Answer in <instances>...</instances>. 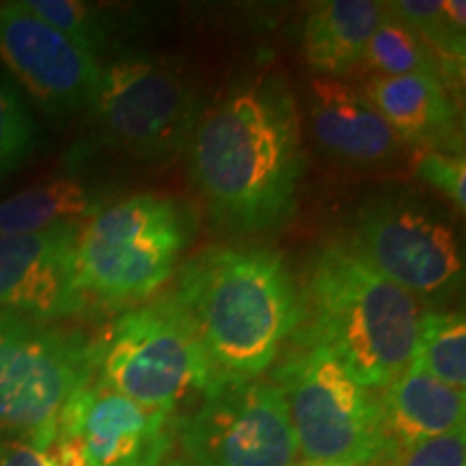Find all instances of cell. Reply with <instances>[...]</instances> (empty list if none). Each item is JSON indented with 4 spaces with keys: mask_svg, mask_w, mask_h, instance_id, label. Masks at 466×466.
Instances as JSON below:
<instances>
[{
    "mask_svg": "<svg viewBox=\"0 0 466 466\" xmlns=\"http://www.w3.org/2000/svg\"><path fill=\"white\" fill-rule=\"evenodd\" d=\"M80 225L0 236V313L55 322L83 311L86 305L74 272Z\"/></svg>",
    "mask_w": 466,
    "mask_h": 466,
    "instance_id": "13",
    "label": "cell"
},
{
    "mask_svg": "<svg viewBox=\"0 0 466 466\" xmlns=\"http://www.w3.org/2000/svg\"><path fill=\"white\" fill-rule=\"evenodd\" d=\"M218 371L209 363L171 294L115 319L96 380L147 408L173 412Z\"/></svg>",
    "mask_w": 466,
    "mask_h": 466,
    "instance_id": "8",
    "label": "cell"
},
{
    "mask_svg": "<svg viewBox=\"0 0 466 466\" xmlns=\"http://www.w3.org/2000/svg\"><path fill=\"white\" fill-rule=\"evenodd\" d=\"M309 116L319 147L348 165H387L404 151L389 121L346 80L316 76L309 86Z\"/></svg>",
    "mask_w": 466,
    "mask_h": 466,
    "instance_id": "14",
    "label": "cell"
},
{
    "mask_svg": "<svg viewBox=\"0 0 466 466\" xmlns=\"http://www.w3.org/2000/svg\"><path fill=\"white\" fill-rule=\"evenodd\" d=\"M22 3L91 56L97 58L100 52L106 50L110 26L104 11L96 5L78 3V0H22Z\"/></svg>",
    "mask_w": 466,
    "mask_h": 466,
    "instance_id": "22",
    "label": "cell"
},
{
    "mask_svg": "<svg viewBox=\"0 0 466 466\" xmlns=\"http://www.w3.org/2000/svg\"><path fill=\"white\" fill-rule=\"evenodd\" d=\"M363 93L404 145L462 156L456 102L441 80L423 74L367 78Z\"/></svg>",
    "mask_w": 466,
    "mask_h": 466,
    "instance_id": "15",
    "label": "cell"
},
{
    "mask_svg": "<svg viewBox=\"0 0 466 466\" xmlns=\"http://www.w3.org/2000/svg\"><path fill=\"white\" fill-rule=\"evenodd\" d=\"M91 108L106 141L143 162L177 156L201 119L195 78L156 52H126L102 66Z\"/></svg>",
    "mask_w": 466,
    "mask_h": 466,
    "instance_id": "7",
    "label": "cell"
},
{
    "mask_svg": "<svg viewBox=\"0 0 466 466\" xmlns=\"http://www.w3.org/2000/svg\"><path fill=\"white\" fill-rule=\"evenodd\" d=\"M296 450L307 462L370 466L389 450L380 395L322 348L299 346L275 371Z\"/></svg>",
    "mask_w": 466,
    "mask_h": 466,
    "instance_id": "6",
    "label": "cell"
},
{
    "mask_svg": "<svg viewBox=\"0 0 466 466\" xmlns=\"http://www.w3.org/2000/svg\"><path fill=\"white\" fill-rule=\"evenodd\" d=\"M300 288L299 346L330 352L367 389H384L412 363L421 309L346 242L313 250Z\"/></svg>",
    "mask_w": 466,
    "mask_h": 466,
    "instance_id": "3",
    "label": "cell"
},
{
    "mask_svg": "<svg viewBox=\"0 0 466 466\" xmlns=\"http://www.w3.org/2000/svg\"><path fill=\"white\" fill-rule=\"evenodd\" d=\"M425 374L464 391L466 387V324L458 311L430 309L419 319L412 363Z\"/></svg>",
    "mask_w": 466,
    "mask_h": 466,
    "instance_id": "20",
    "label": "cell"
},
{
    "mask_svg": "<svg viewBox=\"0 0 466 466\" xmlns=\"http://www.w3.org/2000/svg\"><path fill=\"white\" fill-rule=\"evenodd\" d=\"M415 175L430 188L451 201L456 212L464 214L466 206V165L462 156L425 151L415 162Z\"/></svg>",
    "mask_w": 466,
    "mask_h": 466,
    "instance_id": "25",
    "label": "cell"
},
{
    "mask_svg": "<svg viewBox=\"0 0 466 466\" xmlns=\"http://www.w3.org/2000/svg\"><path fill=\"white\" fill-rule=\"evenodd\" d=\"M419 37L428 44L441 63V83L445 89H458L464 76V31L450 22L442 11V0H398L387 3Z\"/></svg>",
    "mask_w": 466,
    "mask_h": 466,
    "instance_id": "21",
    "label": "cell"
},
{
    "mask_svg": "<svg viewBox=\"0 0 466 466\" xmlns=\"http://www.w3.org/2000/svg\"><path fill=\"white\" fill-rule=\"evenodd\" d=\"M0 466H66L50 447H37L33 442L0 436Z\"/></svg>",
    "mask_w": 466,
    "mask_h": 466,
    "instance_id": "26",
    "label": "cell"
},
{
    "mask_svg": "<svg viewBox=\"0 0 466 466\" xmlns=\"http://www.w3.org/2000/svg\"><path fill=\"white\" fill-rule=\"evenodd\" d=\"M0 58L52 115L91 106L102 66L25 3H0Z\"/></svg>",
    "mask_w": 466,
    "mask_h": 466,
    "instance_id": "11",
    "label": "cell"
},
{
    "mask_svg": "<svg viewBox=\"0 0 466 466\" xmlns=\"http://www.w3.org/2000/svg\"><path fill=\"white\" fill-rule=\"evenodd\" d=\"M35 124L20 96L0 80V177L22 167L35 149Z\"/></svg>",
    "mask_w": 466,
    "mask_h": 466,
    "instance_id": "23",
    "label": "cell"
},
{
    "mask_svg": "<svg viewBox=\"0 0 466 466\" xmlns=\"http://www.w3.org/2000/svg\"><path fill=\"white\" fill-rule=\"evenodd\" d=\"M299 466H352V464H337V462H305Z\"/></svg>",
    "mask_w": 466,
    "mask_h": 466,
    "instance_id": "28",
    "label": "cell"
},
{
    "mask_svg": "<svg viewBox=\"0 0 466 466\" xmlns=\"http://www.w3.org/2000/svg\"><path fill=\"white\" fill-rule=\"evenodd\" d=\"M162 466H197V464L190 462L188 458H179V460H168V462L162 464Z\"/></svg>",
    "mask_w": 466,
    "mask_h": 466,
    "instance_id": "27",
    "label": "cell"
},
{
    "mask_svg": "<svg viewBox=\"0 0 466 466\" xmlns=\"http://www.w3.org/2000/svg\"><path fill=\"white\" fill-rule=\"evenodd\" d=\"M380 404L389 450L464 428V391L447 387L415 365H408L404 374L384 387Z\"/></svg>",
    "mask_w": 466,
    "mask_h": 466,
    "instance_id": "16",
    "label": "cell"
},
{
    "mask_svg": "<svg viewBox=\"0 0 466 466\" xmlns=\"http://www.w3.org/2000/svg\"><path fill=\"white\" fill-rule=\"evenodd\" d=\"M102 343L78 330L0 313V432L50 447L63 408L97 374Z\"/></svg>",
    "mask_w": 466,
    "mask_h": 466,
    "instance_id": "5",
    "label": "cell"
},
{
    "mask_svg": "<svg viewBox=\"0 0 466 466\" xmlns=\"http://www.w3.org/2000/svg\"><path fill=\"white\" fill-rule=\"evenodd\" d=\"M106 203L80 179L61 177L0 203V236H28L56 225L85 223Z\"/></svg>",
    "mask_w": 466,
    "mask_h": 466,
    "instance_id": "18",
    "label": "cell"
},
{
    "mask_svg": "<svg viewBox=\"0 0 466 466\" xmlns=\"http://www.w3.org/2000/svg\"><path fill=\"white\" fill-rule=\"evenodd\" d=\"M346 244L415 299H447L464 283V253L451 220L406 192L371 197L357 209Z\"/></svg>",
    "mask_w": 466,
    "mask_h": 466,
    "instance_id": "9",
    "label": "cell"
},
{
    "mask_svg": "<svg viewBox=\"0 0 466 466\" xmlns=\"http://www.w3.org/2000/svg\"><path fill=\"white\" fill-rule=\"evenodd\" d=\"M192 412L175 421L197 466H294L299 456L277 384L217 374Z\"/></svg>",
    "mask_w": 466,
    "mask_h": 466,
    "instance_id": "10",
    "label": "cell"
},
{
    "mask_svg": "<svg viewBox=\"0 0 466 466\" xmlns=\"http://www.w3.org/2000/svg\"><path fill=\"white\" fill-rule=\"evenodd\" d=\"M186 244L182 208L167 197L143 192L110 203L80 225L76 288L85 305L145 300L173 277Z\"/></svg>",
    "mask_w": 466,
    "mask_h": 466,
    "instance_id": "4",
    "label": "cell"
},
{
    "mask_svg": "<svg viewBox=\"0 0 466 466\" xmlns=\"http://www.w3.org/2000/svg\"><path fill=\"white\" fill-rule=\"evenodd\" d=\"M378 462L382 466H466L464 428L415 445L393 447Z\"/></svg>",
    "mask_w": 466,
    "mask_h": 466,
    "instance_id": "24",
    "label": "cell"
},
{
    "mask_svg": "<svg viewBox=\"0 0 466 466\" xmlns=\"http://www.w3.org/2000/svg\"><path fill=\"white\" fill-rule=\"evenodd\" d=\"M188 151L192 182L217 223L253 236L294 218L305 154L299 104L281 76L227 93L201 115Z\"/></svg>",
    "mask_w": 466,
    "mask_h": 466,
    "instance_id": "1",
    "label": "cell"
},
{
    "mask_svg": "<svg viewBox=\"0 0 466 466\" xmlns=\"http://www.w3.org/2000/svg\"><path fill=\"white\" fill-rule=\"evenodd\" d=\"M384 14L376 0H326L309 11L302 26V55L319 78L354 74Z\"/></svg>",
    "mask_w": 466,
    "mask_h": 466,
    "instance_id": "17",
    "label": "cell"
},
{
    "mask_svg": "<svg viewBox=\"0 0 466 466\" xmlns=\"http://www.w3.org/2000/svg\"><path fill=\"white\" fill-rule=\"evenodd\" d=\"M367 78L423 74L441 80V63L419 35L384 3V14L367 44L360 66Z\"/></svg>",
    "mask_w": 466,
    "mask_h": 466,
    "instance_id": "19",
    "label": "cell"
},
{
    "mask_svg": "<svg viewBox=\"0 0 466 466\" xmlns=\"http://www.w3.org/2000/svg\"><path fill=\"white\" fill-rule=\"evenodd\" d=\"M173 300L218 374L258 378L300 322V288L266 247H212L186 261Z\"/></svg>",
    "mask_w": 466,
    "mask_h": 466,
    "instance_id": "2",
    "label": "cell"
},
{
    "mask_svg": "<svg viewBox=\"0 0 466 466\" xmlns=\"http://www.w3.org/2000/svg\"><path fill=\"white\" fill-rule=\"evenodd\" d=\"M175 421L173 412L137 404L93 378L63 408L58 434L78 441L89 466H162Z\"/></svg>",
    "mask_w": 466,
    "mask_h": 466,
    "instance_id": "12",
    "label": "cell"
}]
</instances>
